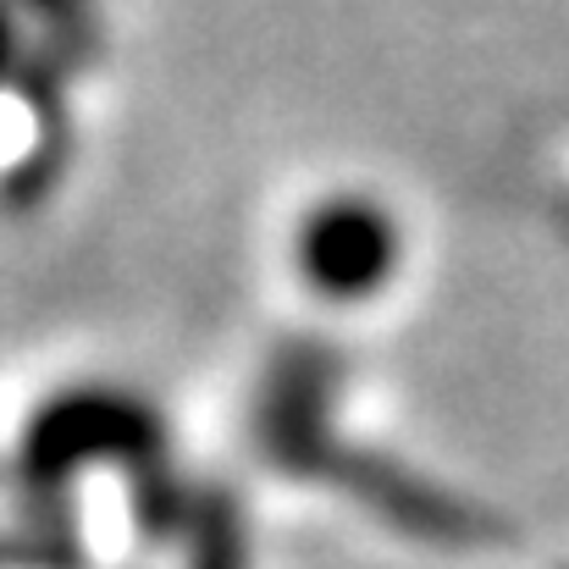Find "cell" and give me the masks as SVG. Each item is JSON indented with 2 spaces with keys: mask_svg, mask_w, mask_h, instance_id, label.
<instances>
[{
  "mask_svg": "<svg viewBox=\"0 0 569 569\" xmlns=\"http://www.w3.org/2000/svg\"><path fill=\"white\" fill-rule=\"evenodd\" d=\"M28 17H39L50 33H56V44H89L94 39V22H89V0H17ZM11 6V11H17Z\"/></svg>",
  "mask_w": 569,
  "mask_h": 569,
  "instance_id": "277c9868",
  "label": "cell"
},
{
  "mask_svg": "<svg viewBox=\"0 0 569 569\" xmlns=\"http://www.w3.org/2000/svg\"><path fill=\"white\" fill-rule=\"evenodd\" d=\"M409 260V232L398 210L371 189L316 193L288 232V266L299 288L321 305L355 310L381 299Z\"/></svg>",
  "mask_w": 569,
  "mask_h": 569,
  "instance_id": "7a4b0ae2",
  "label": "cell"
},
{
  "mask_svg": "<svg viewBox=\"0 0 569 569\" xmlns=\"http://www.w3.org/2000/svg\"><path fill=\"white\" fill-rule=\"evenodd\" d=\"M183 526L193 537V569H243V526H238L227 498L189 509Z\"/></svg>",
  "mask_w": 569,
  "mask_h": 569,
  "instance_id": "3957f363",
  "label": "cell"
},
{
  "mask_svg": "<svg viewBox=\"0 0 569 569\" xmlns=\"http://www.w3.org/2000/svg\"><path fill=\"white\" fill-rule=\"evenodd\" d=\"M161 453H167V431L150 398L111 381H83V387H61L28 415L17 465L28 487H67L78 470H100V465H128L133 476H150Z\"/></svg>",
  "mask_w": 569,
  "mask_h": 569,
  "instance_id": "6da1fadb",
  "label": "cell"
},
{
  "mask_svg": "<svg viewBox=\"0 0 569 569\" xmlns=\"http://www.w3.org/2000/svg\"><path fill=\"white\" fill-rule=\"evenodd\" d=\"M11 67H17V11L11 0H0V83L11 78Z\"/></svg>",
  "mask_w": 569,
  "mask_h": 569,
  "instance_id": "5b68a950",
  "label": "cell"
}]
</instances>
